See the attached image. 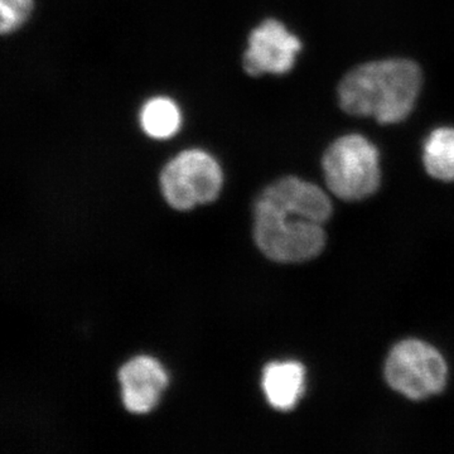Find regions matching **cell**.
Listing matches in <instances>:
<instances>
[{"label":"cell","instance_id":"obj_7","mask_svg":"<svg viewBox=\"0 0 454 454\" xmlns=\"http://www.w3.org/2000/svg\"><path fill=\"white\" fill-rule=\"evenodd\" d=\"M122 403L134 414L149 413L160 402L168 378L154 358L138 356L125 364L119 372Z\"/></svg>","mask_w":454,"mask_h":454},{"label":"cell","instance_id":"obj_5","mask_svg":"<svg viewBox=\"0 0 454 454\" xmlns=\"http://www.w3.org/2000/svg\"><path fill=\"white\" fill-rule=\"evenodd\" d=\"M447 364L437 349L418 340H406L391 349L385 378L409 399L423 400L441 393L447 382Z\"/></svg>","mask_w":454,"mask_h":454},{"label":"cell","instance_id":"obj_10","mask_svg":"<svg viewBox=\"0 0 454 454\" xmlns=\"http://www.w3.org/2000/svg\"><path fill=\"white\" fill-rule=\"evenodd\" d=\"M427 172L438 181H454V128L441 127L430 131L423 145Z\"/></svg>","mask_w":454,"mask_h":454},{"label":"cell","instance_id":"obj_9","mask_svg":"<svg viewBox=\"0 0 454 454\" xmlns=\"http://www.w3.org/2000/svg\"><path fill=\"white\" fill-rule=\"evenodd\" d=\"M140 129L149 138L168 140L182 127V112L173 98L153 97L148 98L139 110Z\"/></svg>","mask_w":454,"mask_h":454},{"label":"cell","instance_id":"obj_8","mask_svg":"<svg viewBox=\"0 0 454 454\" xmlns=\"http://www.w3.org/2000/svg\"><path fill=\"white\" fill-rule=\"evenodd\" d=\"M306 389V370L295 361L271 363L262 373V390L277 411H292Z\"/></svg>","mask_w":454,"mask_h":454},{"label":"cell","instance_id":"obj_2","mask_svg":"<svg viewBox=\"0 0 454 454\" xmlns=\"http://www.w3.org/2000/svg\"><path fill=\"white\" fill-rule=\"evenodd\" d=\"M422 85V70L411 59H379L346 74L337 98L340 109L349 115L396 124L413 112Z\"/></svg>","mask_w":454,"mask_h":454},{"label":"cell","instance_id":"obj_6","mask_svg":"<svg viewBox=\"0 0 454 454\" xmlns=\"http://www.w3.org/2000/svg\"><path fill=\"white\" fill-rule=\"evenodd\" d=\"M301 42L280 20L269 18L252 29L243 55L245 73L250 76L291 73Z\"/></svg>","mask_w":454,"mask_h":454},{"label":"cell","instance_id":"obj_4","mask_svg":"<svg viewBox=\"0 0 454 454\" xmlns=\"http://www.w3.org/2000/svg\"><path fill=\"white\" fill-rule=\"evenodd\" d=\"M160 182L168 205L176 210L186 211L219 197L223 169L208 152L186 149L163 167Z\"/></svg>","mask_w":454,"mask_h":454},{"label":"cell","instance_id":"obj_3","mask_svg":"<svg viewBox=\"0 0 454 454\" xmlns=\"http://www.w3.org/2000/svg\"><path fill=\"white\" fill-rule=\"evenodd\" d=\"M325 184L334 196L360 201L380 186V153L361 134H346L328 146L322 160Z\"/></svg>","mask_w":454,"mask_h":454},{"label":"cell","instance_id":"obj_1","mask_svg":"<svg viewBox=\"0 0 454 454\" xmlns=\"http://www.w3.org/2000/svg\"><path fill=\"white\" fill-rule=\"evenodd\" d=\"M331 215L333 203L322 188L289 176L260 193L254 208V238L274 262H307L324 250V226Z\"/></svg>","mask_w":454,"mask_h":454},{"label":"cell","instance_id":"obj_11","mask_svg":"<svg viewBox=\"0 0 454 454\" xmlns=\"http://www.w3.org/2000/svg\"><path fill=\"white\" fill-rule=\"evenodd\" d=\"M33 11V0H0V32L11 35L25 25Z\"/></svg>","mask_w":454,"mask_h":454}]
</instances>
